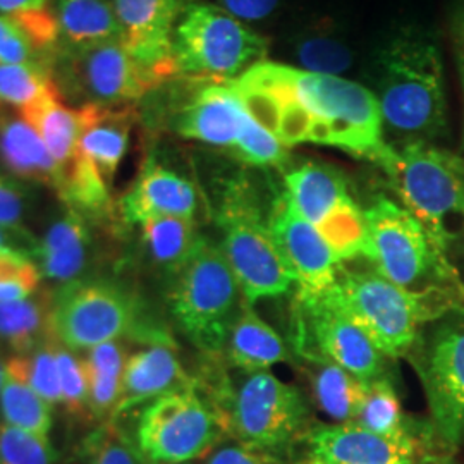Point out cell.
<instances>
[{
    "instance_id": "obj_1",
    "label": "cell",
    "mask_w": 464,
    "mask_h": 464,
    "mask_svg": "<svg viewBox=\"0 0 464 464\" xmlns=\"http://www.w3.org/2000/svg\"><path fill=\"white\" fill-rule=\"evenodd\" d=\"M373 95L381 105L385 141L437 145L449 134L448 86L439 42L429 30L406 26L375 55Z\"/></svg>"
},
{
    "instance_id": "obj_2",
    "label": "cell",
    "mask_w": 464,
    "mask_h": 464,
    "mask_svg": "<svg viewBox=\"0 0 464 464\" xmlns=\"http://www.w3.org/2000/svg\"><path fill=\"white\" fill-rule=\"evenodd\" d=\"M214 381L198 382L220 416L226 435L281 459L310 429V408L298 387L270 370H218Z\"/></svg>"
},
{
    "instance_id": "obj_3",
    "label": "cell",
    "mask_w": 464,
    "mask_h": 464,
    "mask_svg": "<svg viewBox=\"0 0 464 464\" xmlns=\"http://www.w3.org/2000/svg\"><path fill=\"white\" fill-rule=\"evenodd\" d=\"M270 205L272 199L266 203L260 186L245 170L217 183L214 218L220 232L218 248L249 306L260 299L281 298L296 284L268 229Z\"/></svg>"
},
{
    "instance_id": "obj_4",
    "label": "cell",
    "mask_w": 464,
    "mask_h": 464,
    "mask_svg": "<svg viewBox=\"0 0 464 464\" xmlns=\"http://www.w3.org/2000/svg\"><path fill=\"white\" fill-rule=\"evenodd\" d=\"M363 258L385 279L416 295L464 303V287L448 253L402 205L375 199L365 208Z\"/></svg>"
},
{
    "instance_id": "obj_5",
    "label": "cell",
    "mask_w": 464,
    "mask_h": 464,
    "mask_svg": "<svg viewBox=\"0 0 464 464\" xmlns=\"http://www.w3.org/2000/svg\"><path fill=\"white\" fill-rule=\"evenodd\" d=\"M327 296L365 332L385 358H402L427 320L456 301L416 295L385 279L373 266H339Z\"/></svg>"
},
{
    "instance_id": "obj_6",
    "label": "cell",
    "mask_w": 464,
    "mask_h": 464,
    "mask_svg": "<svg viewBox=\"0 0 464 464\" xmlns=\"http://www.w3.org/2000/svg\"><path fill=\"white\" fill-rule=\"evenodd\" d=\"M246 299L218 245L201 237L167 293V306L184 337L207 356H220Z\"/></svg>"
},
{
    "instance_id": "obj_7",
    "label": "cell",
    "mask_w": 464,
    "mask_h": 464,
    "mask_svg": "<svg viewBox=\"0 0 464 464\" xmlns=\"http://www.w3.org/2000/svg\"><path fill=\"white\" fill-rule=\"evenodd\" d=\"M293 86L314 119L308 143L344 150L383 170L389 167L396 151L385 141L381 105L373 92L343 76L296 67H293Z\"/></svg>"
},
{
    "instance_id": "obj_8",
    "label": "cell",
    "mask_w": 464,
    "mask_h": 464,
    "mask_svg": "<svg viewBox=\"0 0 464 464\" xmlns=\"http://www.w3.org/2000/svg\"><path fill=\"white\" fill-rule=\"evenodd\" d=\"M394 151L385 172L402 207L444 253L463 246V155L430 143H410Z\"/></svg>"
},
{
    "instance_id": "obj_9",
    "label": "cell",
    "mask_w": 464,
    "mask_h": 464,
    "mask_svg": "<svg viewBox=\"0 0 464 464\" xmlns=\"http://www.w3.org/2000/svg\"><path fill=\"white\" fill-rule=\"evenodd\" d=\"M50 325L53 337L71 351H88L126 335L140 343L167 335L145 324L140 304L130 291L105 279L82 277L52 293Z\"/></svg>"
},
{
    "instance_id": "obj_10",
    "label": "cell",
    "mask_w": 464,
    "mask_h": 464,
    "mask_svg": "<svg viewBox=\"0 0 464 464\" xmlns=\"http://www.w3.org/2000/svg\"><path fill=\"white\" fill-rule=\"evenodd\" d=\"M172 49L179 74L229 83L262 63L268 45L220 5L193 2L174 28Z\"/></svg>"
},
{
    "instance_id": "obj_11",
    "label": "cell",
    "mask_w": 464,
    "mask_h": 464,
    "mask_svg": "<svg viewBox=\"0 0 464 464\" xmlns=\"http://www.w3.org/2000/svg\"><path fill=\"white\" fill-rule=\"evenodd\" d=\"M406 358L421 382L435 430L449 444H464V303L427 320Z\"/></svg>"
},
{
    "instance_id": "obj_12",
    "label": "cell",
    "mask_w": 464,
    "mask_h": 464,
    "mask_svg": "<svg viewBox=\"0 0 464 464\" xmlns=\"http://www.w3.org/2000/svg\"><path fill=\"white\" fill-rule=\"evenodd\" d=\"M52 78L63 99L83 105H134L162 82L141 66L121 40L83 47L59 45Z\"/></svg>"
},
{
    "instance_id": "obj_13",
    "label": "cell",
    "mask_w": 464,
    "mask_h": 464,
    "mask_svg": "<svg viewBox=\"0 0 464 464\" xmlns=\"http://www.w3.org/2000/svg\"><path fill=\"white\" fill-rule=\"evenodd\" d=\"M226 437L220 416L198 381L150 401L136 425V446L149 464L191 463Z\"/></svg>"
},
{
    "instance_id": "obj_14",
    "label": "cell",
    "mask_w": 464,
    "mask_h": 464,
    "mask_svg": "<svg viewBox=\"0 0 464 464\" xmlns=\"http://www.w3.org/2000/svg\"><path fill=\"white\" fill-rule=\"evenodd\" d=\"M284 189L341 264L363 258L365 210L353 198L348 179L339 169L314 160L289 166L284 170Z\"/></svg>"
},
{
    "instance_id": "obj_15",
    "label": "cell",
    "mask_w": 464,
    "mask_h": 464,
    "mask_svg": "<svg viewBox=\"0 0 464 464\" xmlns=\"http://www.w3.org/2000/svg\"><path fill=\"white\" fill-rule=\"evenodd\" d=\"M293 315V344L299 358L327 360L360 381L381 379L385 356L325 291H298Z\"/></svg>"
},
{
    "instance_id": "obj_16",
    "label": "cell",
    "mask_w": 464,
    "mask_h": 464,
    "mask_svg": "<svg viewBox=\"0 0 464 464\" xmlns=\"http://www.w3.org/2000/svg\"><path fill=\"white\" fill-rule=\"evenodd\" d=\"M268 229L298 291L320 295L331 289L341 262L315 226L301 216L285 189L276 191L272 198Z\"/></svg>"
},
{
    "instance_id": "obj_17",
    "label": "cell",
    "mask_w": 464,
    "mask_h": 464,
    "mask_svg": "<svg viewBox=\"0 0 464 464\" xmlns=\"http://www.w3.org/2000/svg\"><path fill=\"white\" fill-rule=\"evenodd\" d=\"M193 2L197 0H114L122 45L162 83L179 76L172 34Z\"/></svg>"
},
{
    "instance_id": "obj_18",
    "label": "cell",
    "mask_w": 464,
    "mask_h": 464,
    "mask_svg": "<svg viewBox=\"0 0 464 464\" xmlns=\"http://www.w3.org/2000/svg\"><path fill=\"white\" fill-rule=\"evenodd\" d=\"M195 88L174 111V131L199 143L231 151L249 116L232 86L226 82L195 80Z\"/></svg>"
},
{
    "instance_id": "obj_19",
    "label": "cell",
    "mask_w": 464,
    "mask_h": 464,
    "mask_svg": "<svg viewBox=\"0 0 464 464\" xmlns=\"http://www.w3.org/2000/svg\"><path fill=\"white\" fill-rule=\"evenodd\" d=\"M310 464H416L418 440L385 439L356 423H315L303 439Z\"/></svg>"
},
{
    "instance_id": "obj_20",
    "label": "cell",
    "mask_w": 464,
    "mask_h": 464,
    "mask_svg": "<svg viewBox=\"0 0 464 464\" xmlns=\"http://www.w3.org/2000/svg\"><path fill=\"white\" fill-rule=\"evenodd\" d=\"M193 383L195 379L184 372L176 344L169 334L143 343V348L130 354L126 360L121 394L112 420L133 411L134 408L147 404L153 399Z\"/></svg>"
},
{
    "instance_id": "obj_21",
    "label": "cell",
    "mask_w": 464,
    "mask_h": 464,
    "mask_svg": "<svg viewBox=\"0 0 464 464\" xmlns=\"http://www.w3.org/2000/svg\"><path fill=\"white\" fill-rule=\"evenodd\" d=\"M198 210V191L178 170L150 157L133 186L121 198L119 212L126 224L141 226L150 218H193Z\"/></svg>"
},
{
    "instance_id": "obj_22",
    "label": "cell",
    "mask_w": 464,
    "mask_h": 464,
    "mask_svg": "<svg viewBox=\"0 0 464 464\" xmlns=\"http://www.w3.org/2000/svg\"><path fill=\"white\" fill-rule=\"evenodd\" d=\"M80 111L83 116V130L78 151L95 164L103 179L111 186L128 151L131 130L138 117L136 107L83 105Z\"/></svg>"
},
{
    "instance_id": "obj_23",
    "label": "cell",
    "mask_w": 464,
    "mask_h": 464,
    "mask_svg": "<svg viewBox=\"0 0 464 464\" xmlns=\"http://www.w3.org/2000/svg\"><path fill=\"white\" fill-rule=\"evenodd\" d=\"M0 164L21 181L57 189L61 169L44 140L19 111L0 103Z\"/></svg>"
},
{
    "instance_id": "obj_24",
    "label": "cell",
    "mask_w": 464,
    "mask_h": 464,
    "mask_svg": "<svg viewBox=\"0 0 464 464\" xmlns=\"http://www.w3.org/2000/svg\"><path fill=\"white\" fill-rule=\"evenodd\" d=\"M93 248L88 222L78 212L67 208L57 217L38 241L34 260L50 281H78L90 264Z\"/></svg>"
},
{
    "instance_id": "obj_25",
    "label": "cell",
    "mask_w": 464,
    "mask_h": 464,
    "mask_svg": "<svg viewBox=\"0 0 464 464\" xmlns=\"http://www.w3.org/2000/svg\"><path fill=\"white\" fill-rule=\"evenodd\" d=\"M59 47V24L49 9L0 14V64L52 66Z\"/></svg>"
},
{
    "instance_id": "obj_26",
    "label": "cell",
    "mask_w": 464,
    "mask_h": 464,
    "mask_svg": "<svg viewBox=\"0 0 464 464\" xmlns=\"http://www.w3.org/2000/svg\"><path fill=\"white\" fill-rule=\"evenodd\" d=\"M220 356L231 368L243 372L270 370L291 358L281 335L249 304L236 318Z\"/></svg>"
},
{
    "instance_id": "obj_27",
    "label": "cell",
    "mask_w": 464,
    "mask_h": 464,
    "mask_svg": "<svg viewBox=\"0 0 464 464\" xmlns=\"http://www.w3.org/2000/svg\"><path fill=\"white\" fill-rule=\"evenodd\" d=\"M19 112L44 140L50 155L63 172L78 155V143L83 130V116L80 107H67L59 90L53 88Z\"/></svg>"
},
{
    "instance_id": "obj_28",
    "label": "cell",
    "mask_w": 464,
    "mask_h": 464,
    "mask_svg": "<svg viewBox=\"0 0 464 464\" xmlns=\"http://www.w3.org/2000/svg\"><path fill=\"white\" fill-rule=\"evenodd\" d=\"M55 17L59 45L83 47L122 40L114 4L109 0H59Z\"/></svg>"
},
{
    "instance_id": "obj_29",
    "label": "cell",
    "mask_w": 464,
    "mask_h": 464,
    "mask_svg": "<svg viewBox=\"0 0 464 464\" xmlns=\"http://www.w3.org/2000/svg\"><path fill=\"white\" fill-rule=\"evenodd\" d=\"M310 379L312 394L322 413L334 423H349L366 392V382L356 379L344 368L322 358H301Z\"/></svg>"
},
{
    "instance_id": "obj_30",
    "label": "cell",
    "mask_w": 464,
    "mask_h": 464,
    "mask_svg": "<svg viewBox=\"0 0 464 464\" xmlns=\"http://www.w3.org/2000/svg\"><path fill=\"white\" fill-rule=\"evenodd\" d=\"M52 293L36 291L28 298L0 303V344L28 354L52 337Z\"/></svg>"
},
{
    "instance_id": "obj_31",
    "label": "cell",
    "mask_w": 464,
    "mask_h": 464,
    "mask_svg": "<svg viewBox=\"0 0 464 464\" xmlns=\"http://www.w3.org/2000/svg\"><path fill=\"white\" fill-rule=\"evenodd\" d=\"M5 375L0 391V411L7 425L30 431L49 440L52 429V404L34 392L26 381L19 356L5 363Z\"/></svg>"
},
{
    "instance_id": "obj_32",
    "label": "cell",
    "mask_w": 464,
    "mask_h": 464,
    "mask_svg": "<svg viewBox=\"0 0 464 464\" xmlns=\"http://www.w3.org/2000/svg\"><path fill=\"white\" fill-rule=\"evenodd\" d=\"M126 360L128 354L121 341H109L88 349L83 363L88 377L90 420H97L100 423L112 420Z\"/></svg>"
},
{
    "instance_id": "obj_33",
    "label": "cell",
    "mask_w": 464,
    "mask_h": 464,
    "mask_svg": "<svg viewBox=\"0 0 464 464\" xmlns=\"http://www.w3.org/2000/svg\"><path fill=\"white\" fill-rule=\"evenodd\" d=\"M140 227L141 245L150 262L170 276L188 262L203 237L193 218L159 217L150 218Z\"/></svg>"
},
{
    "instance_id": "obj_34",
    "label": "cell",
    "mask_w": 464,
    "mask_h": 464,
    "mask_svg": "<svg viewBox=\"0 0 464 464\" xmlns=\"http://www.w3.org/2000/svg\"><path fill=\"white\" fill-rule=\"evenodd\" d=\"M57 195L67 208L88 218H105L112 212L109 184L99 169L78 151L74 160L61 172Z\"/></svg>"
},
{
    "instance_id": "obj_35",
    "label": "cell",
    "mask_w": 464,
    "mask_h": 464,
    "mask_svg": "<svg viewBox=\"0 0 464 464\" xmlns=\"http://www.w3.org/2000/svg\"><path fill=\"white\" fill-rule=\"evenodd\" d=\"M293 55L303 71L341 76L353 66V50L331 26L304 30L293 40Z\"/></svg>"
},
{
    "instance_id": "obj_36",
    "label": "cell",
    "mask_w": 464,
    "mask_h": 464,
    "mask_svg": "<svg viewBox=\"0 0 464 464\" xmlns=\"http://www.w3.org/2000/svg\"><path fill=\"white\" fill-rule=\"evenodd\" d=\"M351 423L385 439L401 440L415 437L404 421L402 408L392 383L383 377L366 382L365 396Z\"/></svg>"
},
{
    "instance_id": "obj_37",
    "label": "cell",
    "mask_w": 464,
    "mask_h": 464,
    "mask_svg": "<svg viewBox=\"0 0 464 464\" xmlns=\"http://www.w3.org/2000/svg\"><path fill=\"white\" fill-rule=\"evenodd\" d=\"M57 88L49 66L42 64H0V103L24 109L50 90Z\"/></svg>"
},
{
    "instance_id": "obj_38",
    "label": "cell",
    "mask_w": 464,
    "mask_h": 464,
    "mask_svg": "<svg viewBox=\"0 0 464 464\" xmlns=\"http://www.w3.org/2000/svg\"><path fill=\"white\" fill-rule=\"evenodd\" d=\"M84 464H149L116 420L100 423L83 442Z\"/></svg>"
},
{
    "instance_id": "obj_39",
    "label": "cell",
    "mask_w": 464,
    "mask_h": 464,
    "mask_svg": "<svg viewBox=\"0 0 464 464\" xmlns=\"http://www.w3.org/2000/svg\"><path fill=\"white\" fill-rule=\"evenodd\" d=\"M231 155L241 164L251 167L289 166L287 149L272 133H268L251 117L246 121L243 133L232 147Z\"/></svg>"
},
{
    "instance_id": "obj_40",
    "label": "cell",
    "mask_w": 464,
    "mask_h": 464,
    "mask_svg": "<svg viewBox=\"0 0 464 464\" xmlns=\"http://www.w3.org/2000/svg\"><path fill=\"white\" fill-rule=\"evenodd\" d=\"M57 339L52 335L38 348L28 354H17L21 358L26 381L49 404H61V381L57 363Z\"/></svg>"
},
{
    "instance_id": "obj_41",
    "label": "cell",
    "mask_w": 464,
    "mask_h": 464,
    "mask_svg": "<svg viewBox=\"0 0 464 464\" xmlns=\"http://www.w3.org/2000/svg\"><path fill=\"white\" fill-rule=\"evenodd\" d=\"M40 268L16 249H0V303L28 298L38 291Z\"/></svg>"
},
{
    "instance_id": "obj_42",
    "label": "cell",
    "mask_w": 464,
    "mask_h": 464,
    "mask_svg": "<svg viewBox=\"0 0 464 464\" xmlns=\"http://www.w3.org/2000/svg\"><path fill=\"white\" fill-rule=\"evenodd\" d=\"M57 363L61 381V404L64 406L67 415L78 420H90L88 377L83 360H78V356L71 349L59 343Z\"/></svg>"
},
{
    "instance_id": "obj_43",
    "label": "cell",
    "mask_w": 464,
    "mask_h": 464,
    "mask_svg": "<svg viewBox=\"0 0 464 464\" xmlns=\"http://www.w3.org/2000/svg\"><path fill=\"white\" fill-rule=\"evenodd\" d=\"M55 454L47 439L4 423L0 427V464H53Z\"/></svg>"
},
{
    "instance_id": "obj_44",
    "label": "cell",
    "mask_w": 464,
    "mask_h": 464,
    "mask_svg": "<svg viewBox=\"0 0 464 464\" xmlns=\"http://www.w3.org/2000/svg\"><path fill=\"white\" fill-rule=\"evenodd\" d=\"M28 207L30 193L26 186L16 179L0 176V226L26 231V227H23V220Z\"/></svg>"
},
{
    "instance_id": "obj_45",
    "label": "cell",
    "mask_w": 464,
    "mask_h": 464,
    "mask_svg": "<svg viewBox=\"0 0 464 464\" xmlns=\"http://www.w3.org/2000/svg\"><path fill=\"white\" fill-rule=\"evenodd\" d=\"M203 464H282V459L231 439L212 449L203 458Z\"/></svg>"
},
{
    "instance_id": "obj_46",
    "label": "cell",
    "mask_w": 464,
    "mask_h": 464,
    "mask_svg": "<svg viewBox=\"0 0 464 464\" xmlns=\"http://www.w3.org/2000/svg\"><path fill=\"white\" fill-rule=\"evenodd\" d=\"M281 0H218L220 7L243 23L264 21L277 9Z\"/></svg>"
},
{
    "instance_id": "obj_47",
    "label": "cell",
    "mask_w": 464,
    "mask_h": 464,
    "mask_svg": "<svg viewBox=\"0 0 464 464\" xmlns=\"http://www.w3.org/2000/svg\"><path fill=\"white\" fill-rule=\"evenodd\" d=\"M38 241L28 231L9 229L0 226V249H16L21 253L30 255L34 260Z\"/></svg>"
},
{
    "instance_id": "obj_48",
    "label": "cell",
    "mask_w": 464,
    "mask_h": 464,
    "mask_svg": "<svg viewBox=\"0 0 464 464\" xmlns=\"http://www.w3.org/2000/svg\"><path fill=\"white\" fill-rule=\"evenodd\" d=\"M47 9V0H0V14H21Z\"/></svg>"
},
{
    "instance_id": "obj_49",
    "label": "cell",
    "mask_w": 464,
    "mask_h": 464,
    "mask_svg": "<svg viewBox=\"0 0 464 464\" xmlns=\"http://www.w3.org/2000/svg\"><path fill=\"white\" fill-rule=\"evenodd\" d=\"M452 36L456 50L464 53V2L458 5V9L452 14Z\"/></svg>"
},
{
    "instance_id": "obj_50",
    "label": "cell",
    "mask_w": 464,
    "mask_h": 464,
    "mask_svg": "<svg viewBox=\"0 0 464 464\" xmlns=\"http://www.w3.org/2000/svg\"><path fill=\"white\" fill-rule=\"evenodd\" d=\"M456 63H458V71H459V78H461V86H463V99H464V53L456 50ZM461 155L464 157V128H463V140H461Z\"/></svg>"
},
{
    "instance_id": "obj_51",
    "label": "cell",
    "mask_w": 464,
    "mask_h": 464,
    "mask_svg": "<svg viewBox=\"0 0 464 464\" xmlns=\"http://www.w3.org/2000/svg\"><path fill=\"white\" fill-rule=\"evenodd\" d=\"M4 375H5V368L0 365V391H2V383H4Z\"/></svg>"
},
{
    "instance_id": "obj_52",
    "label": "cell",
    "mask_w": 464,
    "mask_h": 464,
    "mask_svg": "<svg viewBox=\"0 0 464 464\" xmlns=\"http://www.w3.org/2000/svg\"><path fill=\"white\" fill-rule=\"evenodd\" d=\"M295 464H310V463H308V461H306V459H304V461H298V463H295Z\"/></svg>"
},
{
    "instance_id": "obj_53",
    "label": "cell",
    "mask_w": 464,
    "mask_h": 464,
    "mask_svg": "<svg viewBox=\"0 0 464 464\" xmlns=\"http://www.w3.org/2000/svg\"><path fill=\"white\" fill-rule=\"evenodd\" d=\"M183 464H193V463H183Z\"/></svg>"
},
{
    "instance_id": "obj_54",
    "label": "cell",
    "mask_w": 464,
    "mask_h": 464,
    "mask_svg": "<svg viewBox=\"0 0 464 464\" xmlns=\"http://www.w3.org/2000/svg\"><path fill=\"white\" fill-rule=\"evenodd\" d=\"M463 248H464V245H463Z\"/></svg>"
}]
</instances>
